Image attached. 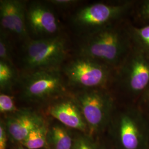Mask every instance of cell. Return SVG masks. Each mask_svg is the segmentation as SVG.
Listing matches in <instances>:
<instances>
[{
  "label": "cell",
  "instance_id": "cell-12",
  "mask_svg": "<svg viewBox=\"0 0 149 149\" xmlns=\"http://www.w3.org/2000/svg\"><path fill=\"white\" fill-rule=\"evenodd\" d=\"M3 121L8 135L20 143L32 130L46 123L41 115L28 109H18L8 114Z\"/></svg>",
  "mask_w": 149,
  "mask_h": 149
},
{
  "label": "cell",
  "instance_id": "cell-10",
  "mask_svg": "<svg viewBox=\"0 0 149 149\" xmlns=\"http://www.w3.org/2000/svg\"><path fill=\"white\" fill-rule=\"evenodd\" d=\"M28 31L37 38L59 35L60 26L53 11L47 4L32 2L26 6Z\"/></svg>",
  "mask_w": 149,
  "mask_h": 149
},
{
  "label": "cell",
  "instance_id": "cell-1",
  "mask_svg": "<svg viewBox=\"0 0 149 149\" xmlns=\"http://www.w3.org/2000/svg\"><path fill=\"white\" fill-rule=\"evenodd\" d=\"M82 39L78 56L99 61L114 70L133 49L127 20L91 32Z\"/></svg>",
  "mask_w": 149,
  "mask_h": 149
},
{
  "label": "cell",
  "instance_id": "cell-25",
  "mask_svg": "<svg viewBox=\"0 0 149 149\" xmlns=\"http://www.w3.org/2000/svg\"><path fill=\"white\" fill-rule=\"evenodd\" d=\"M17 149H27L26 148H24L23 145H22L21 144V145H19L18 147V148Z\"/></svg>",
  "mask_w": 149,
  "mask_h": 149
},
{
  "label": "cell",
  "instance_id": "cell-16",
  "mask_svg": "<svg viewBox=\"0 0 149 149\" xmlns=\"http://www.w3.org/2000/svg\"><path fill=\"white\" fill-rule=\"evenodd\" d=\"M49 126L47 123L34 129L21 144L27 149H40L48 147Z\"/></svg>",
  "mask_w": 149,
  "mask_h": 149
},
{
  "label": "cell",
  "instance_id": "cell-20",
  "mask_svg": "<svg viewBox=\"0 0 149 149\" xmlns=\"http://www.w3.org/2000/svg\"><path fill=\"white\" fill-rule=\"evenodd\" d=\"M99 145L87 134L80 136L74 140L72 149H98Z\"/></svg>",
  "mask_w": 149,
  "mask_h": 149
},
{
  "label": "cell",
  "instance_id": "cell-8",
  "mask_svg": "<svg viewBox=\"0 0 149 149\" xmlns=\"http://www.w3.org/2000/svg\"><path fill=\"white\" fill-rule=\"evenodd\" d=\"M113 82L124 93L139 100L149 88V57L133 47L115 70Z\"/></svg>",
  "mask_w": 149,
  "mask_h": 149
},
{
  "label": "cell",
  "instance_id": "cell-2",
  "mask_svg": "<svg viewBox=\"0 0 149 149\" xmlns=\"http://www.w3.org/2000/svg\"><path fill=\"white\" fill-rule=\"evenodd\" d=\"M108 129L116 149H149V115L139 106L116 110Z\"/></svg>",
  "mask_w": 149,
  "mask_h": 149
},
{
  "label": "cell",
  "instance_id": "cell-21",
  "mask_svg": "<svg viewBox=\"0 0 149 149\" xmlns=\"http://www.w3.org/2000/svg\"><path fill=\"white\" fill-rule=\"evenodd\" d=\"M8 132L3 121L1 120L0 123V149H6L8 141Z\"/></svg>",
  "mask_w": 149,
  "mask_h": 149
},
{
  "label": "cell",
  "instance_id": "cell-23",
  "mask_svg": "<svg viewBox=\"0 0 149 149\" xmlns=\"http://www.w3.org/2000/svg\"><path fill=\"white\" fill-rule=\"evenodd\" d=\"M139 101L140 103V105H139L138 106L141 109H143L145 113L148 112V113H149V89L144 93L143 95L141 97V98L139 99Z\"/></svg>",
  "mask_w": 149,
  "mask_h": 149
},
{
  "label": "cell",
  "instance_id": "cell-14",
  "mask_svg": "<svg viewBox=\"0 0 149 149\" xmlns=\"http://www.w3.org/2000/svg\"><path fill=\"white\" fill-rule=\"evenodd\" d=\"M127 28L133 47L149 57V24L139 26L127 21Z\"/></svg>",
  "mask_w": 149,
  "mask_h": 149
},
{
  "label": "cell",
  "instance_id": "cell-4",
  "mask_svg": "<svg viewBox=\"0 0 149 149\" xmlns=\"http://www.w3.org/2000/svg\"><path fill=\"white\" fill-rule=\"evenodd\" d=\"M136 1L99 2L80 8L71 17V22L82 36L125 20Z\"/></svg>",
  "mask_w": 149,
  "mask_h": 149
},
{
  "label": "cell",
  "instance_id": "cell-7",
  "mask_svg": "<svg viewBox=\"0 0 149 149\" xmlns=\"http://www.w3.org/2000/svg\"><path fill=\"white\" fill-rule=\"evenodd\" d=\"M60 70H43L26 73L19 82L22 97L27 102L53 101L66 96V80Z\"/></svg>",
  "mask_w": 149,
  "mask_h": 149
},
{
  "label": "cell",
  "instance_id": "cell-15",
  "mask_svg": "<svg viewBox=\"0 0 149 149\" xmlns=\"http://www.w3.org/2000/svg\"><path fill=\"white\" fill-rule=\"evenodd\" d=\"M19 81L15 66L0 61L1 92L10 93L13 87Z\"/></svg>",
  "mask_w": 149,
  "mask_h": 149
},
{
  "label": "cell",
  "instance_id": "cell-19",
  "mask_svg": "<svg viewBox=\"0 0 149 149\" xmlns=\"http://www.w3.org/2000/svg\"><path fill=\"white\" fill-rule=\"evenodd\" d=\"M18 109L17 108L13 98L7 93L0 94V112L3 114H12Z\"/></svg>",
  "mask_w": 149,
  "mask_h": 149
},
{
  "label": "cell",
  "instance_id": "cell-13",
  "mask_svg": "<svg viewBox=\"0 0 149 149\" xmlns=\"http://www.w3.org/2000/svg\"><path fill=\"white\" fill-rule=\"evenodd\" d=\"M74 140L63 125L55 124L49 127L48 147L50 149H72Z\"/></svg>",
  "mask_w": 149,
  "mask_h": 149
},
{
  "label": "cell",
  "instance_id": "cell-5",
  "mask_svg": "<svg viewBox=\"0 0 149 149\" xmlns=\"http://www.w3.org/2000/svg\"><path fill=\"white\" fill-rule=\"evenodd\" d=\"M74 97L80 107L91 136L106 129L116 110L114 97L108 88L79 90Z\"/></svg>",
  "mask_w": 149,
  "mask_h": 149
},
{
  "label": "cell",
  "instance_id": "cell-11",
  "mask_svg": "<svg viewBox=\"0 0 149 149\" xmlns=\"http://www.w3.org/2000/svg\"><path fill=\"white\" fill-rule=\"evenodd\" d=\"M47 113L62 125L88 134V129L80 107L74 96L61 97L52 102Z\"/></svg>",
  "mask_w": 149,
  "mask_h": 149
},
{
  "label": "cell",
  "instance_id": "cell-6",
  "mask_svg": "<svg viewBox=\"0 0 149 149\" xmlns=\"http://www.w3.org/2000/svg\"><path fill=\"white\" fill-rule=\"evenodd\" d=\"M115 70L99 61L78 56L63 67L67 84L79 88H108L113 83Z\"/></svg>",
  "mask_w": 149,
  "mask_h": 149
},
{
  "label": "cell",
  "instance_id": "cell-3",
  "mask_svg": "<svg viewBox=\"0 0 149 149\" xmlns=\"http://www.w3.org/2000/svg\"><path fill=\"white\" fill-rule=\"evenodd\" d=\"M68 54L66 40L60 34L30 39L23 45L22 65L26 73L43 70H60Z\"/></svg>",
  "mask_w": 149,
  "mask_h": 149
},
{
  "label": "cell",
  "instance_id": "cell-24",
  "mask_svg": "<svg viewBox=\"0 0 149 149\" xmlns=\"http://www.w3.org/2000/svg\"><path fill=\"white\" fill-rule=\"evenodd\" d=\"M98 149H110L108 148L107 146H106L105 145L102 144V145H99L98 146Z\"/></svg>",
  "mask_w": 149,
  "mask_h": 149
},
{
  "label": "cell",
  "instance_id": "cell-9",
  "mask_svg": "<svg viewBox=\"0 0 149 149\" xmlns=\"http://www.w3.org/2000/svg\"><path fill=\"white\" fill-rule=\"evenodd\" d=\"M27 2L19 0L0 1L1 32L27 42L31 38L26 23Z\"/></svg>",
  "mask_w": 149,
  "mask_h": 149
},
{
  "label": "cell",
  "instance_id": "cell-22",
  "mask_svg": "<svg viewBox=\"0 0 149 149\" xmlns=\"http://www.w3.org/2000/svg\"><path fill=\"white\" fill-rule=\"evenodd\" d=\"M79 2L77 0H50L47 1V3L56 7L65 8L75 5Z\"/></svg>",
  "mask_w": 149,
  "mask_h": 149
},
{
  "label": "cell",
  "instance_id": "cell-18",
  "mask_svg": "<svg viewBox=\"0 0 149 149\" xmlns=\"http://www.w3.org/2000/svg\"><path fill=\"white\" fill-rule=\"evenodd\" d=\"M10 36L3 32L0 34V61L13 65Z\"/></svg>",
  "mask_w": 149,
  "mask_h": 149
},
{
  "label": "cell",
  "instance_id": "cell-17",
  "mask_svg": "<svg viewBox=\"0 0 149 149\" xmlns=\"http://www.w3.org/2000/svg\"><path fill=\"white\" fill-rule=\"evenodd\" d=\"M136 26L149 24V0L136 1L131 13Z\"/></svg>",
  "mask_w": 149,
  "mask_h": 149
}]
</instances>
